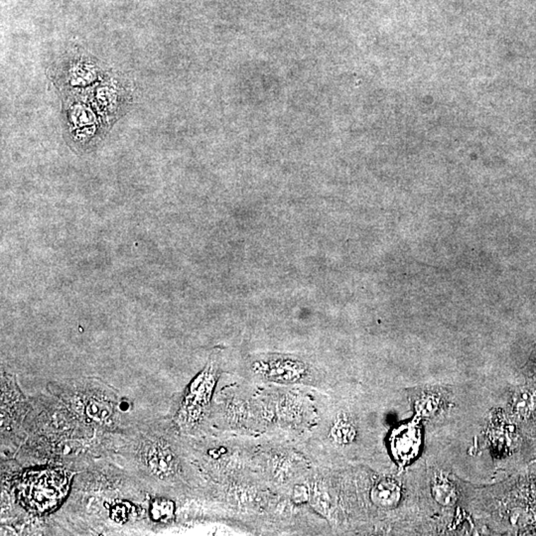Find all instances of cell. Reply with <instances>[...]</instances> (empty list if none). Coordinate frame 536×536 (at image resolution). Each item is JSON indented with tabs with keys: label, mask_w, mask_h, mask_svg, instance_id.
I'll use <instances>...</instances> for the list:
<instances>
[{
	"label": "cell",
	"mask_w": 536,
	"mask_h": 536,
	"mask_svg": "<svg viewBox=\"0 0 536 536\" xmlns=\"http://www.w3.org/2000/svg\"><path fill=\"white\" fill-rule=\"evenodd\" d=\"M123 447V459L130 469L148 484L163 486L180 474V462L168 441L156 428L139 429Z\"/></svg>",
	"instance_id": "obj_1"
},
{
	"label": "cell",
	"mask_w": 536,
	"mask_h": 536,
	"mask_svg": "<svg viewBox=\"0 0 536 536\" xmlns=\"http://www.w3.org/2000/svg\"><path fill=\"white\" fill-rule=\"evenodd\" d=\"M217 380V368L210 361L207 367L195 378L182 401L177 413L179 425L191 427L196 425L204 417L206 409L210 404L213 387Z\"/></svg>",
	"instance_id": "obj_2"
},
{
	"label": "cell",
	"mask_w": 536,
	"mask_h": 536,
	"mask_svg": "<svg viewBox=\"0 0 536 536\" xmlns=\"http://www.w3.org/2000/svg\"><path fill=\"white\" fill-rule=\"evenodd\" d=\"M68 132L77 147H88L99 137V118L89 104L75 101L66 110Z\"/></svg>",
	"instance_id": "obj_3"
},
{
	"label": "cell",
	"mask_w": 536,
	"mask_h": 536,
	"mask_svg": "<svg viewBox=\"0 0 536 536\" xmlns=\"http://www.w3.org/2000/svg\"><path fill=\"white\" fill-rule=\"evenodd\" d=\"M259 372L263 373L266 377L281 382H294L304 377L306 368L300 361L289 360V359H276L268 361H263L261 366H257Z\"/></svg>",
	"instance_id": "obj_4"
},
{
	"label": "cell",
	"mask_w": 536,
	"mask_h": 536,
	"mask_svg": "<svg viewBox=\"0 0 536 536\" xmlns=\"http://www.w3.org/2000/svg\"><path fill=\"white\" fill-rule=\"evenodd\" d=\"M418 430L416 427L406 425L399 428L392 435V452L399 461L406 462L416 454L419 447Z\"/></svg>",
	"instance_id": "obj_5"
},
{
	"label": "cell",
	"mask_w": 536,
	"mask_h": 536,
	"mask_svg": "<svg viewBox=\"0 0 536 536\" xmlns=\"http://www.w3.org/2000/svg\"><path fill=\"white\" fill-rule=\"evenodd\" d=\"M94 103L104 116H115L123 104V93L116 82H106L96 89Z\"/></svg>",
	"instance_id": "obj_6"
},
{
	"label": "cell",
	"mask_w": 536,
	"mask_h": 536,
	"mask_svg": "<svg viewBox=\"0 0 536 536\" xmlns=\"http://www.w3.org/2000/svg\"><path fill=\"white\" fill-rule=\"evenodd\" d=\"M401 489L394 480L385 479L375 484L370 492L373 503L378 508L392 509L397 508L401 499Z\"/></svg>",
	"instance_id": "obj_7"
},
{
	"label": "cell",
	"mask_w": 536,
	"mask_h": 536,
	"mask_svg": "<svg viewBox=\"0 0 536 536\" xmlns=\"http://www.w3.org/2000/svg\"><path fill=\"white\" fill-rule=\"evenodd\" d=\"M89 61H75L66 71L67 85L73 88H80L91 85L98 79V70Z\"/></svg>",
	"instance_id": "obj_8"
},
{
	"label": "cell",
	"mask_w": 536,
	"mask_h": 536,
	"mask_svg": "<svg viewBox=\"0 0 536 536\" xmlns=\"http://www.w3.org/2000/svg\"><path fill=\"white\" fill-rule=\"evenodd\" d=\"M536 409V392L532 389L518 390L513 395L511 411L520 419H526L532 416Z\"/></svg>",
	"instance_id": "obj_9"
},
{
	"label": "cell",
	"mask_w": 536,
	"mask_h": 536,
	"mask_svg": "<svg viewBox=\"0 0 536 536\" xmlns=\"http://www.w3.org/2000/svg\"><path fill=\"white\" fill-rule=\"evenodd\" d=\"M330 436L335 443L339 445H348L355 440L356 428L353 422L345 417H341L332 425Z\"/></svg>",
	"instance_id": "obj_10"
},
{
	"label": "cell",
	"mask_w": 536,
	"mask_h": 536,
	"mask_svg": "<svg viewBox=\"0 0 536 536\" xmlns=\"http://www.w3.org/2000/svg\"><path fill=\"white\" fill-rule=\"evenodd\" d=\"M432 494L435 501L443 506H453L457 499V492L454 486L445 479L435 480Z\"/></svg>",
	"instance_id": "obj_11"
},
{
	"label": "cell",
	"mask_w": 536,
	"mask_h": 536,
	"mask_svg": "<svg viewBox=\"0 0 536 536\" xmlns=\"http://www.w3.org/2000/svg\"><path fill=\"white\" fill-rule=\"evenodd\" d=\"M440 405L441 399L438 394L427 392L417 399L416 411H418L419 416H431L438 411Z\"/></svg>",
	"instance_id": "obj_12"
},
{
	"label": "cell",
	"mask_w": 536,
	"mask_h": 536,
	"mask_svg": "<svg viewBox=\"0 0 536 536\" xmlns=\"http://www.w3.org/2000/svg\"><path fill=\"white\" fill-rule=\"evenodd\" d=\"M308 499V491L305 487H298L294 490V494H293V499L296 503H304Z\"/></svg>",
	"instance_id": "obj_13"
},
{
	"label": "cell",
	"mask_w": 536,
	"mask_h": 536,
	"mask_svg": "<svg viewBox=\"0 0 536 536\" xmlns=\"http://www.w3.org/2000/svg\"><path fill=\"white\" fill-rule=\"evenodd\" d=\"M533 490H535V494H536V481L533 482Z\"/></svg>",
	"instance_id": "obj_14"
}]
</instances>
